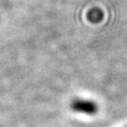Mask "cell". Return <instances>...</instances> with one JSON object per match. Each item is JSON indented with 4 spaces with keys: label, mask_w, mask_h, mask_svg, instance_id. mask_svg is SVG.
Wrapping results in <instances>:
<instances>
[{
    "label": "cell",
    "mask_w": 127,
    "mask_h": 127,
    "mask_svg": "<svg viewBox=\"0 0 127 127\" xmlns=\"http://www.w3.org/2000/svg\"><path fill=\"white\" fill-rule=\"evenodd\" d=\"M102 17H103V13L99 9H92L88 13V19H89V21L94 22V23L99 22L102 19Z\"/></svg>",
    "instance_id": "2"
},
{
    "label": "cell",
    "mask_w": 127,
    "mask_h": 127,
    "mask_svg": "<svg viewBox=\"0 0 127 127\" xmlns=\"http://www.w3.org/2000/svg\"><path fill=\"white\" fill-rule=\"evenodd\" d=\"M72 110L76 112L86 113V114H95L98 110L97 104L90 101V100H84V99H76L71 104Z\"/></svg>",
    "instance_id": "1"
}]
</instances>
